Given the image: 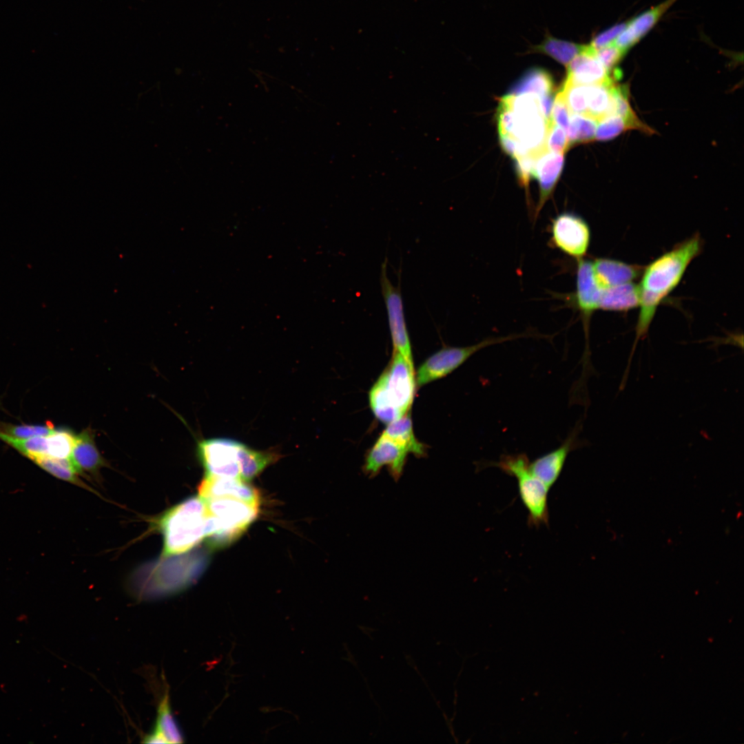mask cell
Listing matches in <instances>:
<instances>
[{
    "label": "cell",
    "instance_id": "6da1fadb",
    "mask_svg": "<svg viewBox=\"0 0 744 744\" xmlns=\"http://www.w3.org/2000/svg\"><path fill=\"white\" fill-rule=\"evenodd\" d=\"M701 249V238L695 235L654 260L644 269L638 285L640 311L628 367L638 340L645 336L658 307L679 285Z\"/></svg>",
    "mask_w": 744,
    "mask_h": 744
},
{
    "label": "cell",
    "instance_id": "7a4b0ae2",
    "mask_svg": "<svg viewBox=\"0 0 744 744\" xmlns=\"http://www.w3.org/2000/svg\"><path fill=\"white\" fill-rule=\"evenodd\" d=\"M415 386L413 363L393 350L389 364L369 391L375 417L388 424L409 412Z\"/></svg>",
    "mask_w": 744,
    "mask_h": 744
},
{
    "label": "cell",
    "instance_id": "3957f363",
    "mask_svg": "<svg viewBox=\"0 0 744 744\" xmlns=\"http://www.w3.org/2000/svg\"><path fill=\"white\" fill-rule=\"evenodd\" d=\"M207 510L200 497H191L168 510L159 519L165 556L192 549L205 537Z\"/></svg>",
    "mask_w": 744,
    "mask_h": 744
},
{
    "label": "cell",
    "instance_id": "277c9868",
    "mask_svg": "<svg viewBox=\"0 0 744 744\" xmlns=\"http://www.w3.org/2000/svg\"><path fill=\"white\" fill-rule=\"evenodd\" d=\"M204 501L207 510L205 538L214 549L225 547L237 540L259 512V506L235 498Z\"/></svg>",
    "mask_w": 744,
    "mask_h": 744
},
{
    "label": "cell",
    "instance_id": "5b68a950",
    "mask_svg": "<svg viewBox=\"0 0 744 744\" xmlns=\"http://www.w3.org/2000/svg\"><path fill=\"white\" fill-rule=\"evenodd\" d=\"M530 464L528 457L523 453L502 455L497 462L486 463L487 466L498 468L516 479L519 495L528 511L527 524L539 528L549 524V489L533 473Z\"/></svg>",
    "mask_w": 744,
    "mask_h": 744
},
{
    "label": "cell",
    "instance_id": "8992f818",
    "mask_svg": "<svg viewBox=\"0 0 744 744\" xmlns=\"http://www.w3.org/2000/svg\"><path fill=\"white\" fill-rule=\"evenodd\" d=\"M513 112V123L510 136L534 156L548 150L546 140L549 125L541 112L539 97L534 94H507L502 99Z\"/></svg>",
    "mask_w": 744,
    "mask_h": 744
},
{
    "label": "cell",
    "instance_id": "52a82bcc",
    "mask_svg": "<svg viewBox=\"0 0 744 744\" xmlns=\"http://www.w3.org/2000/svg\"><path fill=\"white\" fill-rule=\"evenodd\" d=\"M534 334L522 333L502 337H490L466 347H445L428 358L420 366L415 377L416 386H422L442 378L462 365L477 351L487 347Z\"/></svg>",
    "mask_w": 744,
    "mask_h": 744
},
{
    "label": "cell",
    "instance_id": "ba28073f",
    "mask_svg": "<svg viewBox=\"0 0 744 744\" xmlns=\"http://www.w3.org/2000/svg\"><path fill=\"white\" fill-rule=\"evenodd\" d=\"M388 260L381 265L380 282L384 301L393 350L400 352L413 363L411 344L406 327L404 304L400 290V278L397 287L391 282L387 274Z\"/></svg>",
    "mask_w": 744,
    "mask_h": 744
},
{
    "label": "cell",
    "instance_id": "9c48e42d",
    "mask_svg": "<svg viewBox=\"0 0 744 744\" xmlns=\"http://www.w3.org/2000/svg\"><path fill=\"white\" fill-rule=\"evenodd\" d=\"M240 442L228 438L203 440L198 444V456L206 475L240 478L238 451Z\"/></svg>",
    "mask_w": 744,
    "mask_h": 744
},
{
    "label": "cell",
    "instance_id": "30bf717a",
    "mask_svg": "<svg viewBox=\"0 0 744 744\" xmlns=\"http://www.w3.org/2000/svg\"><path fill=\"white\" fill-rule=\"evenodd\" d=\"M551 242L564 254L582 258L590 242V230L580 216L569 212L562 213L552 220Z\"/></svg>",
    "mask_w": 744,
    "mask_h": 744
},
{
    "label": "cell",
    "instance_id": "8fae6325",
    "mask_svg": "<svg viewBox=\"0 0 744 744\" xmlns=\"http://www.w3.org/2000/svg\"><path fill=\"white\" fill-rule=\"evenodd\" d=\"M602 289L598 285L593 271L592 262L583 258L577 260L576 290L572 295V302L579 311L582 318L586 347L584 353L583 366L588 361V337L590 318L599 309Z\"/></svg>",
    "mask_w": 744,
    "mask_h": 744
},
{
    "label": "cell",
    "instance_id": "7c38bea8",
    "mask_svg": "<svg viewBox=\"0 0 744 744\" xmlns=\"http://www.w3.org/2000/svg\"><path fill=\"white\" fill-rule=\"evenodd\" d=\"M409 454L405 447L381 434L366 454L363 471L373 477L386 466L390 475L397 481L403 473Z\"/></svg>",
    "mask_w": 744,
    "mask_h": 744
},
{
    "label": "cell",
    "instance_id": "4fadbf2b",
    "mask_svg": "<svg viewBox=\"0 0 744 744\" xmlns=\"http://www.w3.org/2000/svg\"><path fill=\"white\" fill-rule=\"evenodd\" d=\"M579 431L580 425L577 424L559 447L530 462L533 473L549 490L559 477L570 453L580 446Z\"/></svg>",
    "mask_w": 744,
    "mask_h": 744
},
{
    "label": "cell",
    "instance_id": "5bb4252c",
    "mask_svg": "<svg viewBox=\"0 0 744 744\" xmlns=\"http://www.w3.org/2000/svg\"><path fill=\"white\" fill-rule=\"evenodd\" d=\"M198 493L204 500L229 497L258 506L260 502L258 490L240 478L205 475L198 486Z\"/></svg>",
    "mask_w": 744,
    "mask_h": 744
},
{
    "label": "cell",
    "instance_id": "9a60e30c",
    "mask_svg": "<svg viewBox=\"0 0 744 744\" xmlns=\"http://www.w3.org/2000/svg\"><path fill=\"white\" fill-rule=\"evenodd\" d=\"M610 72L600 62L590 45H583L567 66L565 81L574 84L595 85L612 80Z\"/></svg>",
    "mask_w": 744,
    "mask_h": 744
},
{
    "label": "cell",
    "instance_id": "2e32d148",
    "mask_svg": "<svg viewBox=\"0 0 744 744\" xmlns=\"http://www.w3.org/2000/svg\"><path fill=\"white\" fill-rule=\"evenodd\" d=\"M677 0H665L627 22L613 43L625 52L637 44Z\"/></svg>",
    "mask_w": 744,
    "mask_h": 744
},
{
    "label": "cell",
    "instance_id": "e0dca14e",
    "mask_svg": "<svg viewBox=\"0 0 744 744\" xmlns=\"http://www.w3.org/2000/svg\"><path fill=\"white\" fill-rule=\"evenodd\" d=\"M564 162V154L548 150L541 154L536 160L533 177L539 185V198L535 208V217H537L541 208L551 195L561 173Z\"/></svg>",
    "mask_w": 744,
    "mask_h": 744
},
{
    "label": "cell",
    "instance_id": "ac0fdd59",
    "mask_svg": "<svg viewBox=\"0 0 744 744\" xmlns=\"http://www.w3.org/2000/svg\"><path fill=\"white\" fill-rule=\"evenodd\" d=\"M78 473L96 474L105 466L94 440V431L87 428L76 435L74 444L69 458Z\"/></svg>",
    "mask_w": 744,
    "mask_h": 744
},
{
    "label": "cell",
    "instance_id": "d6986e66",
    "mask_svg": "<svg viewBox=\"0 0 744 744\" xmlns=\"http://www.w3.org/2000/svg\"><path fill=\"white\" fill-rule=\"evenodd\" d=\"M592 267L596 280L601 289L632 282L643 271L640 266L603 258L595 260Z\"/></svg>",
    "mask_w": 744,
    "mask_h": 744
},
{
    "label": "cell",
    "instance_id": "ffe728a7",
    "mask_svg": "<svg viewBox=\"0 0 744 744\" xmlns=\"http://www.w3.org/2000/svg\"><path fill=\"white\" fill-rule=\"evenodd\" d=\"M279 457L274 451H256L240 443L238 451L240 478L246 482L251 481Z\"/></svg>",
    "mask_w": 744,
    "mask_h": 744
},
{
    "label": "cell",
    "instance_id": "44dd1931",
    "mask_svg": "<svg viewBox=\"0 0 744 744\" xmlns=\"http://www.w3.org/2000/svg\"><path fill=\"white\" fill-rule=\"evenodd\" d=\"M639 304L638 285L628 282L602 289L599 309L626 311Z\"/></svg>",
    "mask_w": 744,
    "mask_h": 744
},
{
    "label": "cell",
    "instance_id": "7402d4cb",
    "mask_svg": "<svg viewBox=\"0 0 744 744\" xmlns=\"http://www.w3.org/2000/svg\"><path fill=\"white\" fill-rule=\"evenodd\" d=\"M382 434L405 447L416 457H423L426 454V446L414 435L410 411L389 423Z\"/></svg>",
    "mask_w": 744,
    "mask_h": 744
},
{
    "label": "cell",
    "instance_id": "603a6c76",
    "mask_svg": "<svg viewBox=\"0 0 744 744\" xmlns=\"http://www.w3.org/2000/svg\"><path fill=\"white\" fill-rule=\"evenodd\" d=\"M613 79L600 84L587 85V116L597 122L611 113Z\"/></svg>",
    "mask_w": 744,
    "mask_h": 744
},
{
    "label": "cell",
    "instance_id": "cb8c5ba5",
    "mask_svg": "<svg viewBox=\"0 0 744 744\" xmlns=\"http://www.w3.org/2000/svg\"><path fill=\"white\" fill-rule=\"evenodd\" d=\"M553 81L550 74L543 69L529 70L510 87L507 94H534L539 97L552 93Z\"/></svg>",
    "mask_w": 744,
    "mask_h": 744
},
{
    "label": "cell",
    "instance_id": "d4e9b609",
    "mask_svg": "<svg viewBox=\"0 0 744 744\" xmlns=\"http://www.w3.org/2000/svg\"><path fill=\"white\" fill-rule=\"evenodd\" d=\"M152 731L163 737L167 743L183 742L181 731L172 713L167 692L158 705L157 718Z\"/></svg>",
    "mask_w": 744,
    "mask_h": 744
},
{
    "label": "cell",
    "instance_id": "484cf974",
    "mask_svg": "<svg viewBox=\"0 0 744 744\" xmlns=\"http://www.w3.org/2000/svg\"><path fill=\"white\" fill-rule=\"evenodd\" d=\"M583 45L547 36L542 43L534 48L535 52L546 54L556 61L568 65L572 59L582 50Z\"/></svg>",
    "mask_w": 744,
    "mask_h": 744
},
{
    "label": "cell",
    "instance_id": "4316f807",
    "mask_svg": "<svg viewBox=\"0 0 744 744\" xmlns=\"http://www.w3.org/2000/svg\"><path fill=\"white\" fill-rule=\"evenodd\" d=\"M597 125V121L589 116L571 114L570 123L566 131L569 145L589 142L594 139Z\"/></svg>",
    "mask_w": 744,
    "mask_h": 744
},
{
    "label": "cell",
    "instance_id": "83f0119b",
    "mask_svg": "<svg viewBox=\"0 0 744 744\" xmlns=\"http://www.w3.org/2000/svg\"><path fill=\"white\" fill-rule=\"evenodd\" d=\"M30 459L41 468L59 479L74 484L81 483L77 477L79 473L69 459H57L41 455L33 457Z\"/></svg>",
    "mask_w": 744,
    "mask_h": 744
},
{
    "label": "cell",
    "instance_id": "f1b7e54d",
    "mask_svg": "<svg viewBox=\"0 0 744 744\" xmlns=\"http://www.w3.org/2000/svg\"><path fill=\"white\" fill-rule=\"evenodd\" d=\"M74 435L71 431L63 428L55 430L47 435L48 455L57 459H69L74 442Z\"/></svg>",
    "mask_w": 744,
    "mask_h": 744
},
{
    "label": "cell",
    "instance_id": "f546056e",
    "mask_svg": "<svg viewBox=\"0 0 744 744\" xmlns=\"http://www.w3.org/2000/svg\"><path fill=\"white\" fill-rule=\"evenodd\" d=\"M559 92L570 114L586 115L587 85L574 84L565 81Z\"/></svg>",
    "mask_w": 744,
    "mask_h": 744
},
{
    "label": "cell",
    "instance_id": "4dcf8cb0",
    "mask_svg": "<svg viewBox=\"0 0 744 744\" xmlns=\"http://www.w3.org/2000/svg\"><path fill=\"white\" fill-rule=\"evenodd\" d=\"M629 129L632 127L624 118L617 114H610L597 122L595 138L608 141Z\"/></svg>",
    "mask_w": 744,
    "mask_h": 744
},
{
    "label": "cell",
    "instance_id": "1f68e13d",
    "mask_svg": "<svg viewBox=\"0 0 744 744\" xmlns=\"http://www.w3.org/2000/svg\"><path fill=\"white\" fill-rule=\"evenodd\" d=\"M54 430V426L50 422H48L47 424L44 425H13L5 423L0 424V431L10 435L19 438L44 437L50 435Z\"/></svg>",
    "mask_w": 744,
    "mask_h": 744
},
{
    "label": "cell",
    "instance_id": "d6a6232c",
    "mask_svg": "<svg viewBox=\"0 0 744 744\" xmlns=\"http://www.w3.org/2000/svg\"><path fill=\"white\" fill-rule=\"evenodd\" d=\"M570 145L565 130L553 123L549 128L546 147L548 151L564 154L568 149Z\"/></svg>",
    "mask_w": 744,
    "mask_h": 744
},
{
    "label": "cell",
    "instance_id": "836d02e7",
    "mask_svg": "<svg viewBox=\"0 0 744 744\" xmlns=\"http://www.w3.org/2000/svg\"><path fill=\"white\" fill-rule=\"evenodd\" d=\"M595 50L597 57L609 72L626 53L614 43Z\"/></svg>",
    "mask_w": 744,
    "mask_h": 744
},
{
    "label": "cell",
    "instance_id": "e575fe53",
    "mask_svg": "<svg viewBox=\"0 0 744 744\" xmlns=\"http://www.w3.org/2000/svg\"><path fill=\"white\" fill-rule=\"evenodd\" d=\"M537 157L533 155H528L515 159L519 182L526 189L528 187L531 177H533L535 165Z\"/></svg>",
    "mask_w": 744,
    "mask_h": 744
},
{
    "label": "cell",
    "instance_id": "d590c367",
    "mask_svg": "<svg viewBox=\"0 0 744 744\" xmlns=\"http://www.w3.org/2000/svg\"><path fill=\"white\" fill-rule=\"evenodd\" d=\"M570 113L561 95L558 92L554 99L552 108V121L555 125L563 128L566 132L570 123Z\"/></svg>",
    "mask_w": 744,
    "mask_h": 744
},
{
    "label": "cell",
    "instance_id": "8d00e7d4",
    "mask_svg": "<svg viewBox=\"0 0 744 744\" xmlns=\"http://www.w3.org/2000/svg\"><path fill=\"white\" fill-rule=\"evenodd\" d=\"M626 23L616 24L597 34L591 41L590 45L595 50L610 45L614 42L618 36L624 30Z\"/></svg>",
    "mask_w": 744,
    "mask_h": 744
},
{
    "label": "cell",
    "instance_id": "74e56055",
    "mask_svg": "<svg viewBox=\"0 0 744 744\" xmlns=\"http://www.w3.org/2000/svg\"><path fill=\"white\" fill-rule=\"evenodd\" d=\"M499 139L503 150L515 159L532 155L528 150L510 136H499Z\"/></svg>",
    "mask_w": 744,
    "mask_h": 744
}]
</instances>
